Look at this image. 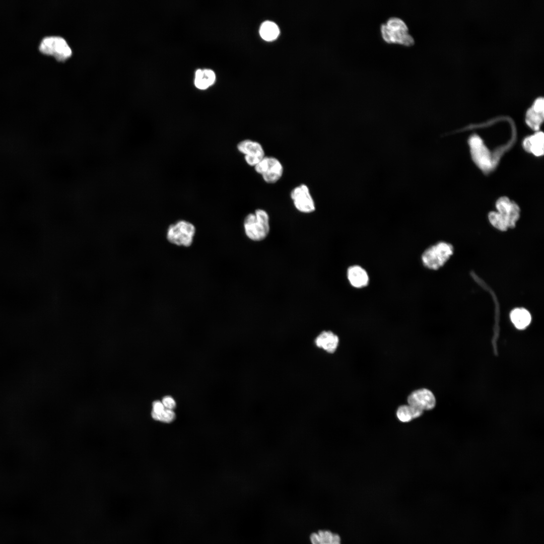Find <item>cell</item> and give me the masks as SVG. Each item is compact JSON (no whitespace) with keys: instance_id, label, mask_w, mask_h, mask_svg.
Instances as JSON below:
<instances>
[{"instance_id":"1","label":"cell","mask_w":544,"mask_h":544,"mask_svg":"<svg viewBox=\"0 0 544 544\" xmlns=\"http://www.w3.org/2000/svg\"><path fill=\"white\" fill-rule=\"evenodd\" d=\"M497 212H491L488 218L491 224L496 229L505 231L513 228L520 217V208L518 205L505 196L500 197L496 202Z\"/></svg>"},{"instance_id":"2","label":"cell","mask_w":544,"mask_h":544,"mask_svg":"<svg viewBox=\"0 0 544 544\" xmlns=\"http://www.w3.org/2000/svg\"><path fill=\"white\" fill-rule=\"evenodd\" d=\"M383 40L388 43H397L406 46L414 44V38L408 32L405 23L398 17H391L380 26Z\"/></svg>"},{"instance_id":"3","label":"cell","mask_w":544,"mask_h":544,"mask_svg":"<svg viewBox=\"0 0 544 544\" xmlns=\"http://www.w3.org/2000/svg\"><path fill=\"white\" fill-rule=\"evenodd\" d=\"M244 228L246 236L251 240L260 241L266 237L269 230V217L267 213L257 209L245 218Z\"/></svg>"},{"instance_id":"4","label":"cell","mask_w":544,"mask_h":544,"mask_svg":"<svg viewBox=\"0 0 544 544\" xmlns=\"http://www.w3.org/2000/svg\"><path fill=\"white\" fill-rule=\"evenodd\" d=\"M453 252V248L450 244L440 242L424 251L421 256L422 261L427 268L436 270L445 264Z\"/></svg>"},{"instance_id":"5","label":"cell","mask_w":544,"mask_h":544,"mask_svg":"<svg viewBox=\"0 0 544 544\" xmlns=\"http://www.w3.org/2000/svg\"><path fill=\"white\" fill-rule=\"evenodd\" d=\"M195 232L196 228L192 223L181 220L168 227L166 238L172 244L189 247L193 242Z\"/></svg>"},{"instance_id":"6","label":"cell","mask_w":544,"mask_h":544,"mask_svg":"<svg viewBox=\"0 0 544 544\" xmlns=\"http://www.w3.org/2000/svg\"><path fill=\"white\" fill-rule=\"evenodd\" d=\"M468 142L472 158L477 165L484 172L492 170L496 165V160L482 139L474 134L469 138Z\"/></svg>"},{"instance_id":"7","label":"cell","mask_w":544,"mask_h":544,"mask_svg":"<svg viewBox=\"0 0 544 544\" xmlns=\"http://www.w3.org/2000/svg\"><path fill=\"white\" fill-rule=\"evenodd\" d=\"M40 51L52 55L58 60H64L72 54V50L65 40L60 36L44 37L39 45Z\"/></svg>"},{"instance_id":"8","label":"cell","mask_w":544,"mask_h":544,"mask_svg":"<svg viewBox=\"0 0 544 544\" xmlns=\"http://www.w3.org/2000/svg\"><path fill=\"white\" fill-rule=\"evenodd\" d=\"M254 167L255 171L262 176L263 180L269 184L278 181L283 174L282 163L274 157L265 156Z\"/></svg>"},{"instance_id":"9","label":"cell","mask_w":544,"mask_h":544,"mask_svg":"<svg viewBox=\"0 0 544 544\" xmlns=\"http://www.w3.org/2000/svg\"><path fill=\"white\" fill-rule=\"evenodd\" d=\"M291 197L295 208L300 212L310 213L315 209V203L307 185L301 184L291 192Z\"/></svg>"},{"instance_id":"10","label":"cell","mask_w":544,"mask_h":544,"mask_svg":"<svg viewBox=\"0 0 544 544\" xmlns=\"http://www.w3.org/2000/svg\"><path fill=\"white\" fill-rule=\"evenodd\" d=\"M237 150L244 155V159L246 163L254 167L265 156L262 145L256 141L251 140H245L239 142Z\"/></svg>"},{"instance_id":"11","label":"cell","mask_w":544,"mask_h":544,"mask_svg":"<svg viewBox=\"0 0 544 544\" xmlns=\"http://www.w3.org/2000/svg\"><path fill=\"white\" fill-rule=\"evenodd\" d=\"M407 402L409 405L424 411L433 409L436 404V399L430 390L421 388L412 392L408 396Z\"/></svg>"},{"instance_id":"12","label":"cell","mask_w":544,"mask_h":544,"mask_svg":"<svg viewBox=\"0 0 544 544\" xmlns=\"http://www.w3.org/2000/svg\"><path fill=\"white\" fill-rule=\"evenodd\" d=\"M544 100L542 97L537 98L525 115L526 124L533 130L538 131L543 121Z\"/></svg>"},{"instance_id":"13","label":"cell","mask_w":544,"mask_h":544,"mask_svg":"<svg viewBox=\"0 0 544 544\" xmlns=\"http://www.w3.org/2000/svg\"><path fill=\"white\" fill-rule=\"evenodd\" d=\"M347 277L350 284L356 288H362L368 285L369 278L365 269L359 265L350 266L347 270Z\"/></svg>"},{"instance_id":"14","label":"cell","mask_w":544,"mask_h":544,"mask_svg":"<svg viewBox=\"0 0 544 544\" xmlns=\"http://www.w3.org/2000/svg\"><path fill=\"white\" fill-rule=\"evenodd\" d=\"M544 134L542 131H537L534 134L526 138L523 142V146L527 152L536 156L543 154Z\"/></svg>"},{"instance_id":"15","label":"cell","mask_w":544,"mask_h":544,"mask_svg":"<svg viewBox=\"0 0 544 544\" xmlns=\"http://www.w3.org/2000/svg\"><path fill=\"white\" fill-rule=\"evenodd\" d=\"M339 343L338 336L330 331H322L315 338L316 346L329 353L336 350Z\"/></svg>"},{"instance_id":"16","label":"cell","mask_w":544,"mask_h":544,"mask_svg":"<svg viewBox=\"0 0 544 544\" xmlns=\"http://www.w3.org/2000/svg\"><path fill=\"white\" fill-rule=\"evenodd\" d=\"M311 544H341L340 536L328 530H319L310 536Z\"/></svg>"},{"instance_id":"17","label":"cell","mask_w":544,"mask_h":544,"mask_svg":"<svg viewBox=\"0 0 544 544\" xmlns=\"http://www.w3.org/2000/svg\"><path fill=\"white\" fill-rule=\"evenodd\" d=\"M510 317L513 324L518 329L527 327L531 320L529 311L523 308H517L512 310Z\"/></svg>"},{"instance_id":"18","label":"cell","mask_w":544,"mask_h":544,"mask_svg":"<svg viewBox=\"0 0 544 544\" xmlns=\"http://www.w3.org/2000/svg\"><path fill=\"white\" fill-rule=\"evenodd\" d=\"M215 80L214 72L208 69H198L195 73L194 83L195 86L199 89H205L212 85Z\"/></svg>"},{"instance_id":"19","label":"cell","mask_w":544,"mask_h":544,"mask_svg":"<svg viewBox=\"0 0 544 544\" xmlns=\"http://www.w3.org/2000/svg\"><path fill=\"white\" fill-rule=\"evenodd\" d=\"M423 411L411 405L400 406L396 412V416L399 420L402 422H408L414 419L421 416Z\"/></svg>"},{"instance_id":"20","label":"cell","mask_w":544,"mask_h":544,"mask_svg":"<svg viewBox=\"0 0 544 544\" xmlns=\"http://www.w3.org/2000/svg\"><path fill=\"white\" fill-rule=\"evenodd\" d=\"M280 33V30L277 25L273 22L266 21L264 22L261 25L259 33L261 37L266 41H271L275 39Z\"/></svg>"},{"instance_id":"21","label":"cell","mask_w":544,"mask_h":544,"mask_svg":"<svg viewBox=\"0 0 544 544\" xmlns=\"http://www.w3.org/2000/svg\"><path fill=\"white\" fill-rule=\"evenodd\" d=\"M151 416L152 418L157 421H160L166 423H170L172 422L175 418V414L174 412L171 410L165 409L163 412L160 414H155L151 413Z\"/></svg>"},{"instance_id":"22","label":"cell","mask_w":544,"mask_h":544,"mask_svg":"<svg viewBox=\"0 0 544 544\" xmlns=\"http://www.w3.org/2000/svg\"><path fill=\"white\" fill-rule=\"evenodd\" d=\"M162 403L165 409L172 410L176 406V402L173 397L169 395L164 396L162 399Z\"/></svg>"},{"instance_id":"23","label":"cell","mask_w":544,"mask_h":544,"mask_svg":"<svg viewBox=\"0 0 544 544\" xmlns=\"http://www.w3.org/2000/svg\"><path fill=\"white\" fill-rule=\"evenodd\" d=\"M152 406L153 410L152 413L157 414L161 413L165 409L162 402L159 400L154 401L152 404Z\"/></svg>"}]
</instances>
